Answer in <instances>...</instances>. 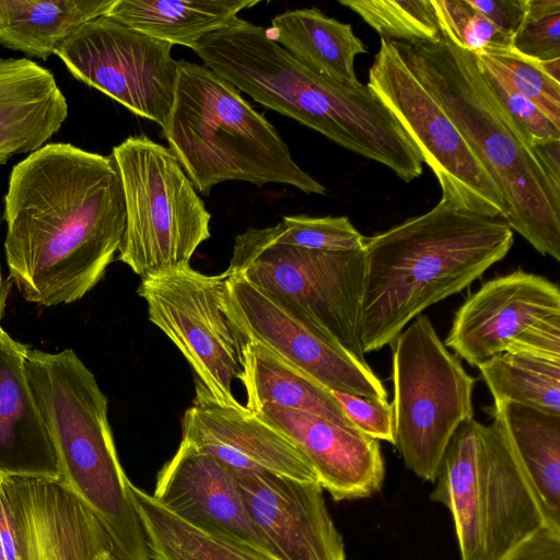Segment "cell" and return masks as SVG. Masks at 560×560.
Listing matches in <instances>:
<instances>
[{
    "label": "cell",
    "instance_id": "1",
    "mask_svg": "<svg viewBox=\"0 0 560 560\" xmlns=\"http://www.w3.org/2000/svg\"><path fill=\"white\" fill-rule=\"evenodd\" d=\"M5 260L23 298L82 299L119 249L126 209L112 155L48 143L12 168L4 195Z\"/></svg>",
    "mask_w": 560,
    "mask_h": 560
},
{
    "label": "cell",
    "instance_id": "2",
    "mask_svg": "<svg viewBox=\"0 0 560 560\" xmlns=\"http://www.w3.org/2000/svg\"><path fill=\"white\" fill-rule=\"evenodd\" d=\"M205 66L258 104L390 168L400 179L422 175V156L394 114L360 83L347 86L308 69L267 28L235 18L194 49Z\"/></svg>",
    "mask_w": 560,
    "mask_h": 560
},
{
    "label": "cell",
    "instance_id": "3",
    "mask_svg": "<svg viewBox=\"0 0 560 560\" xmlns=\"http://www.w3.org/2000/svg\"><path fill=\"white\" fill-rule=\"evenodd\" d=\"M513 242V230L504 220L443 200L366 237L363 352L389 345L425 308L466 289L503 259Z\"/></svg>",
    "mask_w": 560,
    "mask_h": 560
},
{
    "label": "cell",
    "instance_id": "4",
    "mask_svg": "<svg viewBox=\"0 0 560 560\" xmlns=\"http://www.w3.org/2000/svg\"><path fill=\"white\" fill-rule=\"evenodd\" d=\"M400 57L439 102L508 205L509 226L538 253L560 260V188L536 159L524 131L495 98L475 52L444 35L438 42L393 40Z\"/></svg>",
    "mask_w": 560,
    "mask_h": 560
},
{
    "label": "cell",
    "instance_id": "5",
    "mask_svg": "<svg viewBox=\"0 0 560 560\" xmlns=\"http://www.w3.org/2000/svg\"><path fill=\"white\" fill-rule=\"evenodd\" d=\"M28 384L51 440L59 480L105 529L116 560H151L107 418L108 401L72 349H28Z\"/></svg>",
    "mask_w": 560,
    "mask_h": 560
},
{
    "label": "cell",
    "instance_id": "6",
    "mask_svg": "<svg viewBox=\"0 0 560 560\" xmlns=\"http://www.w3.org/2000/svg\"><path fill=\"white\" fill-rule=\"evenodd\" d=\"M162 135L196 190L205 196L226 180L326 192L293 160L267 118L206 66L178 61L173 104Z\"/></svg>",
    "mask_w": 560,
    "mask_h": 560
},
{
    "label": "cell",
    "instance_id": "7",
    "mask_svg": "<svg viewBox=\"0 0 560 560\" xmlns=\"http://www.w3.org/2000/svg\"><path fill=\"white\" fill-rule=\"evenodd\" d=\"M434 482L430 499L450 511L460 560H502L548 526L494 417L489 425L474 418L459 425Z\"/></svg>",
    "mask_w": 560,
    "mask_h": 560
},
{
    "label": "cell",
    "instance_id": "8",
    "mask_svg": "<svg viewBox=\"0 0 560 560\" xmlns=\"http://www.w3.org/2000/svg\"><path fill=\"white\" fill-rule=\"evenodd\" d=\"M125 199L118 259L141 279L190 267L211 214L171 151L145 135L113 148Z\"/></svg>",
    "mask_w": 560,
    "mask_h": 560
},
{
    "label": "cell",
    "instance_id": "9",
    "mask_svg": "<svg viewBox=\"0 0 560 560\" xmlns=\"http://www.w3.org/2000/svg\"><path fill=\"white\" fill-rule=\"evenodd\" d=\"M394 445L405 466L434 482L446 447L460 424L474 418L475 378L418 315L389 343Z\"/></svg>",
    "mask_w": 560,
    "mask_h": 560
},
{
    "label": "cell",
    "instance_id": "10",
    "mask_svg": "<svg viewBox=\"0 0 560 560\" xmlns=\"http://www.w3.org/2000/svg\"><path fill=\"white\" fill-rule=\"evenodd\" d=\"M226 271L242 275L365 362L363 248L332 253L275 244L262 228H249L235 237Z\"/></svg>",
    "mask_w": 560,
    "mask_h": 560
},
{
    "label": "cell",
    "instance_id": "11",
    "mask_svg": "<svg viewBox=\"0 0 560 560\" xmlns=\"http://www.w3.org/2000/svg\"><path fill=\"white\" fill-rule=\"evenodd\" d=\"M229 273L205 275L191 267L141 279L138 294L149 320L177 347L210 397L242 408L232 383L244 380L248 335L229 303Z\"/></svg>",
    "mask_w": 560,
    "mask_h": 560
},
{
    "label": "cell",
    "instance_id": "12",
    "mask_svg": "<svg viewBox=\"0 0 560 560\" xmlns=\"http://www.w3.org/2000/svg\"><path fill=\"white\" fill-rule=\"evenodd\" d=\"M394 114L434 173L443 201L505 221L508 205L493 179L439 102L382 38L366 84Z\"/></svg>",
    "mask_w": 560,
    "mask_h": 560
},
{
    "label": "cell",
    "instance_id": "13",
    "mask_svg": "<svg viewBox=\"0 0 560 560\" xmlns=\"http://www.w3.org/2000/svg\"><path fill=\"white\" fill-rule=\"evenodd\" d=\"M446 348L477 366L503 352L560 360V291L515 270L485 282L457 310Z\"/></svg>",
    "mask_w": 560,
    "mask_h": 560
},
{
    "label": "cell",
    "instance_id": "14",
    "mask_svg": "<svg viewBox=\"0 0 560 560\" xmlns=\"http://www.w3.org/2000/svg\"><path fill=\"white\" fill-rule=\"evenodd\" d=\"M172 47L105 14L82 24L55 55L75 79L163 128L177 77Z\"/></svg>",
    "mask_w": 560,
    "mask_h": 560
},
{
    "label": "cell",
    "instance_id": "15",
    "mask_svg": "<svg viewBox=\"0 0 560 560\" xmlns=\"http://www.w3.org/2000/svg\"><path fill=\"white\" fill-rule=\"evenodd\" d=\"M3 560H95L110 540L59 479L0 475Z\"/></svg>",
    "mask_w": 560,
    "mask_h": 560
},
{
    "label": "cell",
    "instance_id": "16",
    "mask_svg": "<svg viewBox=\"0 0 560 560\" xmlns=\"http://www.w3.org/2000/svg\"><path fill=\"white\" fill-rule=\"evenodd\" d=\"M228 291L231 311L249 338L331 392L387 400L386 388L366 361L358 360L265 290L242 275L229 273Z\"/></svg>",
    "mask_w": 560,
    "mask_h": 560
},
{
    "label": "cell",
    "instance_id": "17",
    "mask_svg": "<svg viewBox=\"0 0 560 560\" xmlns=\"http://www.w3.org/2000/svg\"><path fill=\"white\" fill-rule=\"evenodd\" d=\"M247 512L277 560H346L318 481L232 470Z\"/></svg>",
    "mask_w": 560,
    "mask_h": 560
},
{
    "label": "cell",
    "instance_id": "18",
    "mask_svg": "<svg viewBox=\"0 0 560 560\" xmlns=\"http://www.w3.org/2000/svg\"><path fill=\"white\" fill-rule=\"evenodd\" d=\"M182 440L232 470L269 471L318 481L299 448L283 433L244 407L215 402L196 382L192 406L182 419Z\"/></svg>",
    "mask_w": 560,
    "mask_h": 560
},
{
    "label": "cell",
    "instance_id": "19",
    "mask_svg": "<svg viewBox=\"0 0 560 560\" xmlns=\"http://www.w3.org/2000/svg\"><path fill=\"white\" fill-rule=\"evenodd\" d=\"M254 413L291 440L334 500L364 499L382 489L385 467L377 440L355 428L269 404Z\"/></svg>",
    "mask_w": 560,
    "mask_h": 560
},
{
    "label": "cell",
    "instance_id": "20",
    "mask_svg": "<svg viewBox=\"0 0 560 560\" xmlns=\"http://www.w3.org/2000/svg\"><path fill=\"white\" fill-rule=\"evenodd\" d=\"M152 495L192 525L269 553L231 469L186 441L182 440L175 455L159 471Z\"/></svg>",
    "mask_w": 560,
    "mask_h": 560
},
{
    "label": "cell",
    "instance_id": "21",
    "mask_svg": "<svg viewBox=\"0 0 560 560\" xmlns=\"http://www.w3.org/2000/svg\"><path fill=\"white\" fill-rule=\"evenodd\" d=\"M28 349L0 328V475L59 479L56 453L26 375Z\"/></svg>",
    "mask_w": 560,
    "mask_h": 560
},
{
    "label": "cell",
    "instance_id": "22",
    "mask_svg": "<svg viewBox=\"0 0 560 560\" xmlns=\"http://www.w3.org/2000/svg\"><path fill=\"white\" fill-rule=\"evenodd\" d=\"M67 117L49 70L26 58H0V165L44 147Z\"/></svg>",
    "mask_w": 560,
    "mask_h": 560
},
{
    "label": "cell",
    "instance_id": "23",
    "mask_svg": "<svg viewBox=\"0 0 560 560\" xmlns=\"http://www.w3.org/2000/svg\"><path fill=\"white\" fill-rule=\"evenodd\" d=\"M549 527L560 530V416L515 402L491 410Z\"/></svg>",
    "mask_w": 560,
    "mask_h": 560
},
{
    "label": "cell",
    "instance_id": "24",
    "mask_svg": "<svg viewBox=\"0 0 560 560\" xmlns=\"http://www.w3.org/2000/svg\"><path fill=\"white\" fill-rule=\"evenodd\" d=\"M268 35L314 72L347 86L361 82L354 59L366 52L352 26L325 15L316 8L289 10L271 20Z\"/></svg>",
    "mask_w": 560,
    "mask_h": 560
},
{
    "label": "cell",
    "instance_id": "25",
    "mask_svg": "<svg viewBox=\"0 0 560 560\" xmlns=\"http://www.w3.org/2000/svg\"><path fill=\"white\" fill-rule=\"evenodd\" d=\"M245 408L255 412L269 404L355 428L332 392L290 363L265 343L249 338L245 350ZM357 429V428H355Z\"/></svg>",
    "mask_w": 560,
    "mask_h": 560
},
{
    "label": "cell",
    "instance_id": "26",
    "mask_svg": "<svg viewBox=\"0 0 560 560\" xmlns=\"http://www.w3.org/2000/svg\"><path fill=\"white\" fill-rule=\"evenodd\" d=\"M258 0H116L106 15L147 36L192 50Z\"/></svg>",
    "mask_w": 560,
    "mask_h": 560
},
{
    "label": "cell",
    "instance_id": "27",
    "mask_svg": "<svg viewBox=\"0 0 560 560\" xmlns=\"http://www.w3.org/2000/svg\"><path fill=\"white\" fill-rule=\"evenodd\" d=\"M116 0H0V45L42 60Z\"/></svg>",
    "mask_w": 560,
    "mask_h": 560
},
{
    "label": "cell",
    "instance_id": "28",
    "mask_svg": "<svg viewBox=\"0 0 560 560\" xmlns=\"http://www.w3.org/2000/svg\"><path fill=\"white\" fill-rule=\"evenodd\" d=\"M130 489L151 560H277L244 541L182 520L132 483Z\"/></svg>",
    "mask_w": 560,
    "mask_h": 560
},
{
    "label": "cell",
    "instance_id": "29",
    "mask_svg": "<svg viewBox=\"0 0 560 560\" xmlns=\"http://www.w3.org/2000/svg\"><path fill=\"white\" fill-rule=\"evenodd\" d=\"M477 368L494 404L515 402L560 416V360L503 352Z\"/></svg>",
    "mask_w": 560,
    "mask_h": 560
},
{
    "label": "cell",
    "instance_id": "30",
    "mask_svg": "<svg viewBox=\"0 0 560 560\" xmlns=\"http://www.w3.org/2000/svg\"><path fill=\"white\" fill-rule=\"evenodd\" d=\"M382 38L407 44L432 43L442 32L431 0H340Z\"/></svg>",
    "mask_w": 560,
    "mask_h": 560
},
{
    "label": "cell",
    "instance_id": "31",
    "mask_svg": "<svg viewBox=\"0 0 560 560\" xmlns=\"http://www.w3.org/2000/svg\"><path fill=\"white\" fill-rule=\"evenodd\" d=\"M475 55L481 70L534 102L560 127V82L547 74L542 61L523 56L511 47L486 49Z\"/></svg>",
    "mask_w": 560,
    "mask_h": 560
},
{
    "label": "cell",
    "instance_id": "32",
    "mask_svg": "<svg viewBox=\"0 0 560 560\" xmlns=\"http://www.w3.org/2000/svg\"><path fill=\"white\" fill-rule=\"evenodd\" d=\"M262 231L275 244L332 253L362 249L366 238L347 217L285 215Z\"/></svg>",
    "mask_w": 560,
    "mask_h": 560
},
{
    "label": "cell",
    "instance_id": "33",
    "mask_svg": "<svg viewBox=\"0 0 560 560\" xmlns=\"http://www.w3.org/2000/svg\"><path fill=\"white\" fill-rule=\"evenodd\" d=\"M442 35L470 52L510 48L512 37L498 30L467 0H431Z\"/></svg>",
    "mask_w": 560,
    "mask_h": 560
},
{
    "label": "cell",
    "instance_id": "34",
    "mask_svg": "<svg viewBox=\"0 0 560 560\" xmlns=\"http://www.w3.org/2000/svg\"><path fill=\"white\" fill-rule=\"evenodd\" d=\"M481 72L495 98L524 131L530 144L537 140L560 139V127L555 125L534 102L517 94L494 75L483 70Z\"/></svg>",
    "mask_w": 560,
    "mask_h": 560
},
{
    "label": "cell",
    "instance_id": "35",
    "mask_svg": "<svg viewBox=\"0 0 560 560\" xmlns=\"http://www.w3.org/2000/svg\"><path fill=\"white\" fill-rule=\"evenodd\" d=\"M350 422L364 434L394 444L395 422L388 400L332 392Z\"/></svg>",
    "mask_w": 560,
    "mask_h": 560
},
{
    "label": "cell",
    "instance_id": "36",
    "mask_svg": "<svg viewBox=\"0 0 560 560\" xmlns=\"http://www.w3.org/2000/svg\"><path fill=\"white\" fill-rule=\"evenodd\" d=\"M511 48L538 61L560 58V11L525 16L512 37Z\"/></svg>",
    "mask_w": 560,
    "mask_h": 560
},
{
    "label": "cell",
    "instance_id": "37",
    "mask_svg": "<svg viewBox=\"0 0 560 560\" xmlns=\"http://www.w3.org/2000/svg\"><path fill=\"white\" fill-rule=\"evenodd\" d=\"M498 30L513 37L526 15L527 0H467Z\"/></svg>",
    "mask_w": 560,
    "mask_h": 560
},
{
    "label": "cell",
    "instance_id": "38",
    "mask_svg": "<svg viewBox=\"0 0 560 560\" xmlns=\"http://www.w3.org/2000/svg\"><path fill=\"white\" fill-rule=\"evenodd\" d=\"M502 560H560V530L538 528Z\"/></svg>",
    "mask_w": 560,
    "mask_h": 560
},
{
    "label": "cell",
    "instance_id": "39",
    "mask_svg": "<svg viewBox=\"0 0 560 560\" xmlns=\"http://www.w3.org/2000/svg\"><path fill=\"white\" fill-rule=\"evenodd\" d=\"M530 145L542 170L560 188V139L537 140Z\"/></svg>",
    "mask_w": 560,
    "mask_h": 560
},
{
    "label": "cell",
    "instance_id": "40",
    "mask_svg": "<svg viewBox=\"0 0 560 560\" xmlns=\"http://www.w3.org/2000/svg\"><path fill=\"white\" fill-rule=\"evenodd\" d=\"M557 11H560L559 0H527L525 16L535 18Z\"/></svg>",
    "mask_w": 560,
    "mask_h": 560
},
{
    "label": "cell",
    "instance_id": "41",
    "mask_svg": "<svg viewBox=\"0 0 560 560\" xmlns=\"http://www.w3.org/2000/svg\"><path fill=\"white\" fill-rule=\"evenodd\" d=\"M9 290H10V287L8 284V281L4 280V278L2 276V269H1V265H0V328H2L1 319L3 317Z\"/></svg>",
    "mask_w": 560,
    "mask_h": 560
},
{
    "label": "cell",
    "instance_id": "42",
    "mask_svg": "<svg viewBox=\"0 0 560 560\" xmlns=\"http://www.w3.org/2000/svg\"><path fill=\"white\" fill-rule=\"evenodd\" d=\"M95 560H116L115 557L112 555L110 551H103L101 552Z\"/></svg>",
    "mask_w": 560,
    "mask_h": 560
}]
</instances>
